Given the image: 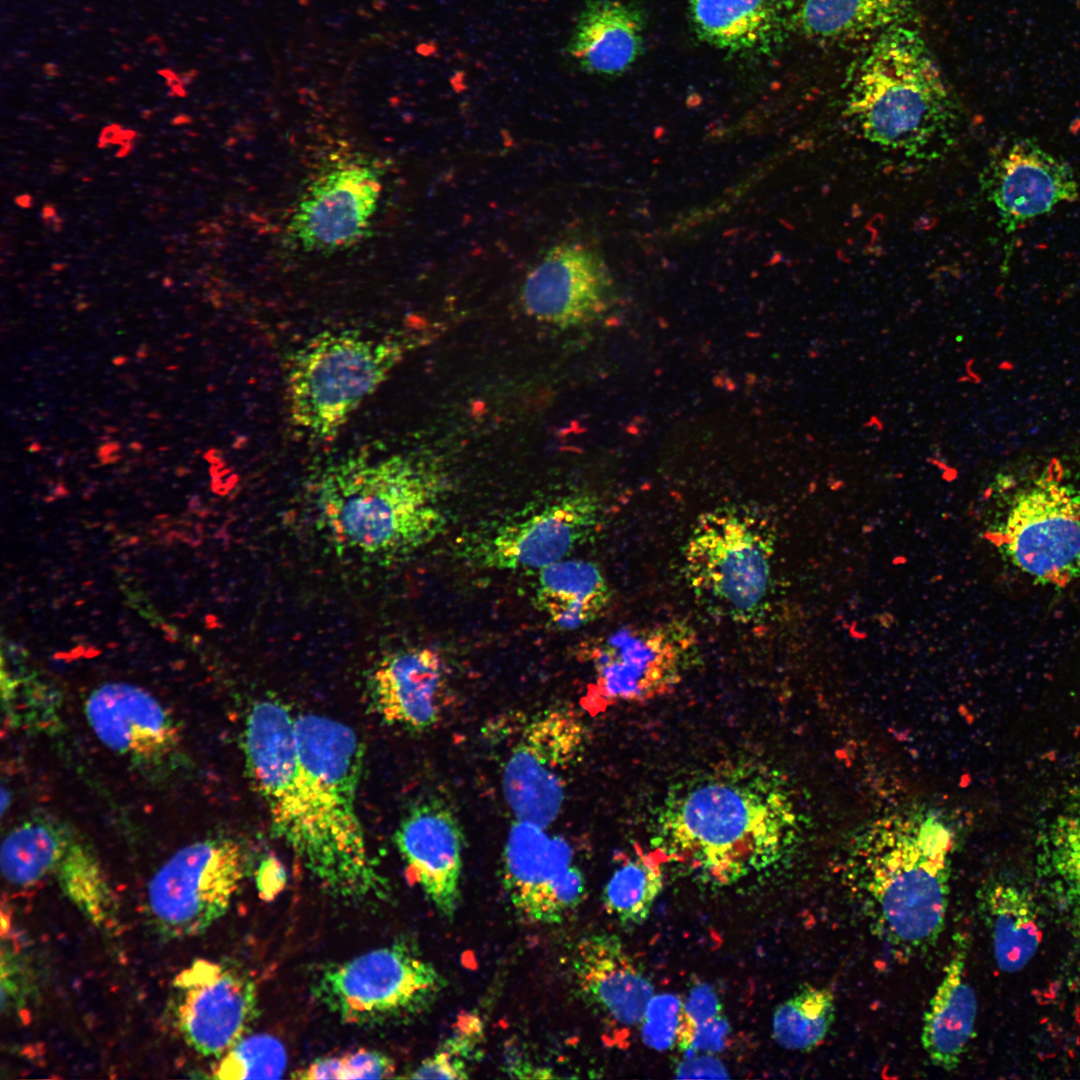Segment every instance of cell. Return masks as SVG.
I'll list each match as a JSON object with an SVG mask.
<instances>
[{
    "label": "cell",
    "instance_id": "obj_41",
    "mask_svg": "<svg viewBox=\"0 0 1080 1080\" xmlns=\"http://www.w3.org/2000/svg\"><path fill=\"white\" fill-rule=\"evenodd\" d=\"M123 131L116 125L104 128L101 133L99 144L106 146L111 143H120Z\"/></svg>",
    "mask_w": 1080,
    "mask_h": 1080
},
{
    "label": "cell",
    "instance_id": "obj_9",
    "mask_svg": "<svg viewBox=\"0 0 1080 1080\" xmlns=\"http://www.w3.org/2000/svg\"><path fill=\"white\" fill-rule=\"evenodd\" d=\"M246 872V854L230 838L188 844L151 878L147 889L150 913L170 936L200 934L226 913Z\"/></svg>",
    "mask_w": 1080,
    "mask_h": 1080
},
{
    "label": "cell",
    "instance_id": "obj_39",
    "mask_svg": "<svg viewBox=\"0 0 1080 1080\" xmlns=\"http://www.w3.org/2000/svg\"><path fill=\"white\" fill-rule=\"evenodd\" d=\"M286 871L275 857H266L256 872V886L264 900L274 899L286 884Z\"/></svg>",
    "mask_w": 1080,
    "mask_h": 1080
},
{
    "label": "cell",
    "instance_id": "obj_25",
    "mask_svg": "<svg viewBox=\"0 0 1080 1080\" xmlns=\"http://www.w3.org/2000/svg\"><path fill=\"white\" fill-rule=\"evenodd\" d=\"M944 975L924 1014L921 1043L931 1063L945 1071L955 1070L973 1037L977 998L966 979L969 940L958 932L953 939Z\"/></svg>",
    "mask_w": 1080,
    "mask_h": 1080
},
{
    "label": "cell",
    "instance_id": "obj_3",
    "mask_svg": "<svg viewBox=\"0 0 1080 1080\" xmlns=\"http://www.w3.org/2000/svg\"><path fill=\"white\" fill-rule=\"evenodd\" d=\"M446 488L440 470L419 456L358 451L323 470L316 500L322 524L339 547L386 563L442 533Z\"/></svg>",
    "mask_w": 1080,
    "mask_h": 1080
},
{
    "label": "cell",
    "instance_id": "obj_21",
    "mask_svg": "<svg viewBox=\"0 0 1080 1080\" xmlns=\"http://www.w3.org/2000/svg\"><path fill=\"white\" fill-rule=\"evenodd\" d=\"M802 0H688L692 27L703 42L737 56H767L797 26Z\"/></svg>",
    "mask_w": 1080,
    "mask_h": 1080
},
{
    "label": "cell",
    "instance_id": "obj_31",
    "mask_svg": "<svg viewBox=\"0 0 1080 1080\" xmlns=\"http://www.w3.org/2000/svg\"><path fill=\"white\" fill-rule=\"evenodd\" d=\"M662 855L638 851L613 872L602 895L603 905L621 924H642L663 888Z\"/></svg>",
    "mask_w": 1080,
    "mask_h": 1080
},
{
    "label": "cell",
    "instance_id": "obj_26",
    "mask_svg": "<svg viewBox=\"0 0 1080 1080\" xmlns=\"http://www.w3.org/2000/svg\"><path fill=\"white\" fill-rule=\"evenodd\" d=\"M611 598L607 580L593 562L563 559L539 570L536 608L558 629L575 630L595 621Z\"/></svg>",
    "mask_w": 1080,
    "mask_h": 1080
},
{
    "label": "cell",
    "instance_id": "obj_11",
    "mask_svg": "<svg viewBox=\"0 0 1080 1080\" xmlns=\"http://www.w3.org/2000/svg\"><path fill=\"white\" fill-rule=\"evenodd\" d=\"M604 513L590 494L561 497L477 533L463 543L461 554L479 568L540 570L566 559L594 536Z\"/></svg>",
    "mask_w": 1080,
    "mask_h": 1080
},
{
    "label": "cell",
    "instance_id": "obj_38",
    "mask_svg": "<svg viewBox=\"0 0 1080 1080\" xmlns=\"http://www.w3.org/2000/svg\"><path fill=\"white\" fill-rule=\"evenodd\" d=\"M411 1079H466L469 1077L467 1061L440 1048L424 1059L411 1074Z\"/></svg>",
    "mask_w": 1080,
    "mask_h": 1080
},
{
    "label": "cell",
    "instance_id": "obj_33",
    "mask_svg": "<svg viewBox=\"0 0 1080 1080\" xmlns=\"http://www.w3.org/2000/svg\"><path fill=\"white\" fill-rule=\"evenodd\" d=\"M1043 842L1042 864L1080 925V799L1055 817Z\"/></svg>",
    "mask_w": 1080,
    "mask_h": 1080
},
{
    "label": "cell",
    "instance_id": "obj_6",
    "mask_svg": "<svg viewBox=\"0 0 1080 1080\" xmlns=\"http://www.w3.org/2000/svg\"><path fill=\"white\" fill-rule=\"evenodd\" d=\"M400 338L359 330L321 332L291 356L285 376L289 421L312 441L332 440L406 352Z\"/></svg>",
    "mask_w": 1080,
    "mask_h": 1080
},
{
    "label": "cell",
    "instance_id": "obj_12",
    "mask_svg": "<svg viewBox=\"0 0 1080 1080\" xmlns=\"http://www.w3.org/2000/svg\"><path fill=\"white\" fill-rule=\"evenodd\" d=\"M584 739L581 720L564 709L545 710L526 725L502 773L515 820L547 828L557 819Z\"/></svg>",
    "mask_w": 1080,
    "mask_h": 1080
},
{
    "label": "cell",
    "instance_id": "obj_40",
    "mask_svg": "<svg viewBox=\"0 0 1080 1080\" xmlns=\"http://www.w3.org/2000/svg\"><path fill=\"white\" fill-rule=\"evenodd\" d=\"M678 1077H727L722 1065L708 1055L687 1059L677 1070Z\"/></svg>",
    "mask_w": 1080,
    "mask_h": 1080
},
{
    "label": "cell",
    "instance_id": "obj_8",
    "mask_svg": "<svg viewBox=\"0 0 1080 1080\" xmlns=\"http://www.w3.org/2000/svg\"><path fill=\"white\" fill-rule=\"evenodd\" d=\"M445 985L430 962L398 944L328 966L312 990L342 1022L376 1026L422 1012Z\"/></svg>",
    "mask_w": 1080,
    "mask_h": 1080
},
{
    "label": "cell",
    "instance_id": "obj_37",
    "mask_svg": "<svg viewBox=\"0 0 1080 1080\" xmlns=\"http://www.w3.org/2000/svg\"><path fill=\"white\" fill-rule=\"evenodd\" d=\"M332 1079H383L395 1072L393 1061L381 1052L358 1049L341 1056H329Z\"/></svg>",
    "mask_w": 1080,
    "mask_h": 1080
},
{
    "label": "cell",
    "instance_id": "obj_7",
    "mask_svg": "<svg viewBox=\"0 0 1080 1080\" xmlns=\"http://www.w3.org/2000/svg\"><path fill=\"white\" fill-rule=\"evenodd\" d=\"M773 552V535L760 513L718 508L698 517L684 546L683 572L710 613L747 623L766 604Z\"/></svg>",
    "mask_w": 1080,
    "mask_h": 1080
},
{
    "label": "cell",
    "instance_id": "obj_29",
    "mask_svg": "<svg viewBox=\"0 0 1080 1080\" xmlns=\"http://www.w3.org/2000/svg\"><path fill=\"white\" fill-rule=\"evenodd\" d=\"M70 838L56 825L44 821L15 827L1 845L4 879L12 885L28 886L55 872Z\"/></svg>",
    "mask_w": 1080,
    "mask_h": 1080
},
{
    "label": "cell",
    "instance_id": "obj_24",
    "mask_svg": "<svg viewBox=\"0 0 1080 1080\" xmlns=\"http://www.w3.org/2000/svg\"><path fill=\"white\" fill-rule=\"evenodd\" d=\"M643 45L644 20L637 7L591 0L578 14L566 51L584 72L615 76L631 68Z\"/></svg>",
    "mask_w": 1080,
    "mask_h": 1080
},
{
    "label": "cell",
    "instance_id": "obj_35",
    "mask_svg": "<svg viewBox=\"0 0 1080 1080\" xmlns=\"http://www.w3.org/2000/svg\"><path fill=\"white\" fill-rule=\"evenodd\" d=\"M681 1008L682 1001L675 995L652 997L639 1026L647 1046L666 1050L675 1044Z\"/></svg>",
    "mask_w": 1080,
    "mask_h": 1080
},
{
    "label": "cell",
    "instance_id": "obj_19",
    "mask_svg": "<svg viewBox=\"0 0 1080 1080\" xmlns=\"http://www.w3.org/2000/svg\"><path fill=\"white\" fill-rule=\"evenodd\" d=\"M572 973L610 1040L627 1041L640 1026L654 988L621 940L602 933L584 937L574 951Z\"/></svg>",
    "mask_w": 1080,
    "mask_h": 1080
},
{
    "label": "cell",
    "instance_id": "obj_4",
    "mask_svg": "<svg viewBox=\"0 0 1080 1080\" xmlns=\"http://www.w3.org/2000/svg\"><path fill=\"white\" fill-rule=\"evenodd\" d=\"M845 114L881 148L921 157L952 136L959 104L921 35L905 25L873 41L851 73Z\"/></svg>",
    "mask_w": 1080,
    "mask_h": 1080
},
{
    "label": "cell",
    "instance_id": "obj_17",
    "mask_svg": "<svg viewBox=\"0 0 1080 1080\" xmlns=\"http://www.w3.org/2000/svg\"><path fill=\"white\" fill-rule=\"evenodd\" d=\"M983 178L984 191L1008 234L1062 202L1080 200V174L1031 138H1015L1000 147Z\"/></svg>",
    "mask_w": 1080,
    "mask_h": 1080
},
{
    "label": "cell",
    "instance_id": "obj_20",
    "mask_svg": "<svg viewBox=\"0 0 1080 1080\" xmlns=\"http://www.w3.org/2000/svg\"><path fill=\"white\" fill-rule=\"evenodd\" d=\"M408 875L447 919L460 899L463 836L454 813L438 800L414 806L394 833Z\"/></svg>",
    "mask_w": 1080,
    "mask_h": 1080
},
{
    "label": "cell",
    "instance_id": "obj_28",
    "mask_svg": "<svg viewBox=\"0 0 1080 1080\" xmlns=\"http://www.w3.org/2000/svg\"><path fill=\"white\" fill-rule=\"evenodd\" d=\"M912 11L913 0H802L797 26L813 40L848 41L878 37L903 25Z\"/></svg>",
    "mask_w": 1080,
    "mask_h": 1080
},
{
    "label": "cell",
    "instance_id": "obj_13",
    "mask_svg": "<svg viewBox=\"0 0 1080 1080\" xmlns=\"http://www.w3.org/2000/svg\"><path fill=\"white\" fill-rule=\"evenodd\" d=\"M695 632L679 621L623 628L592 654L597 688L609 703H642L673 691L696 655Z\"/></svg>",
    "mask_w": 1080,
    "mask_h": 1080
},
{
    "label": "cell",
    "instance_id": "obj_5",
    "mask_svg": "<svg viewBox=\"0 0 1080 1080\" xmlns=\"http://www.w3.org/2000/svg\"><path fill=\"white\" fill-rule=\"evenodd\" d=\"M294 729L298 794L317 850L351 902L383 898L386 884L356 807L361 741L349 726L323 715L300 714Z\"/></svg>",
    "mask_w": 1080,
    "mask_h": 1080
},
{
    "label": "cell",
    "instance_id": "obj_18",
    "mask_svg": "<svg viewBox=\"0 0 1080 1080\" xmlns=\"http://www.w3.org/2000/svg\"><path fill=\"white\" fill-rule=\"evenodd\" d=\"M611 292L612 277L599 253L564 242L550 248L529 271L521 301L531 317L564 328L597 318Z\"/></svg>",
    "mask_w": 1080,
    "mask_h": 1080
},
{
    "label": "cell",
    "instance_id": "obj_10",
    "mask_svg": "<svg viewBox=\"0 0 1080 1080\" xmlns=\"http://www.w3.org/2000/svg\"><path fill=\"white\" fill-rule=\"evenodd\" d=\"M991 538L1036 580L1071 583L1080 577V492L1045 475L1016 497Z\"/></svg>",
    "mask_w": 1080,
    "mask_h": 1080
},
{
    "label": "cell",
    "instance_id": "obj_27",
    "mask_svg": "<svg viewBox=\"0 0 1080 1080\" xmlns=\"http://www.w3.org/2000/svg\"><path fill=\"white\" fill-rule=\"evenodd\" d=\"M979 910L989 931L998 968L1005 973L1023 969L1042 938L1032 897L1013 884L992 882L981 889Z\"/></svg>",
    "mask_w": 1080,
    "mask_h": 1080
},
{
    "label": "cell",
    "instance_id": "obj_1",
    "mask_svg": "<svg viewBox=\"0 0 1080 1080\" xmlns=\"http://www.w3.org/2000/svg\"><path fill=\"white\" fill-rule=\"evenodd\" d=\"M797 816L777 773L728 765L672 786L652 841L665 860L727 885L775 864L796 839Z\"/></svg>",
    "mask_w": 1080,
    "mask_h": 1080
},
{
    "label": "cell",
    "instance_id": "obj_30",
    "mask_svg": "<svg viewBox=\"0 0 1080 1080\" xmlns=\"http://www.w3.org/2000/svg\"><path fill=\"white\" fill-rule=\"evenodd\" d=\"M835 1012V998L830 989L803 986L775 1009L773 1039L784 1049L808 1052L824 1042Z\"/></svg>",
    "mask_w": 1080,
    "mask_h": 1080
},
{
    "label": "cell",
    "instance_id": "obj_22",
    "mask_svg": "<svg viewBox=\"0 0 1080 1080\" xmlns=\"http://www.w3.org/2000/svg\"><path fill=\"white\" fill-rule=\"evenodd\" d=\"M444 672L428 648H409L383 658L370 677V698L388 725L420 732L434 726L442 711Z\"/></svg>",
    "mask_w": 1080,
    "mask_h": 1080
},
{
    "label": "cell",
    "instance_id": "obj_14",
    "mask_svg": "<svg viewBox=\"0 0 1080 1080\" xmlns=\"http://www.w3.org/2000/svg\"><path fill=\"white\" fill-rule=\"evenodd\" d=\"M382 191L378 169L366 160L339 159L306 186L288 232L305 252L332 254L351 248L371 232Z\"/></svg>",
    "mask_w": 1080,
    "mask_h": 1080
},
{
    "label": "cell",
    "instance_id": "obj_23",
    "mask_svg": "<svg viewBox=\"0 0 1080 1080\" xmlns=\"http://www.w3.org/2000/svg\"><path fill=\"white\" fill-rule=\"evenodd\" d=\"M85 715L99 741L121 755L150 757L175 741V727L162 704L131 684L95 689L85 703Z\"/></svg>",
    "mask_w": 1080,
    "mask_h": 1080
},
{
    "label": "cell",
    "instance_id": "obj_16",
    "mask_svg": "<svg viewBox=\"0 0 1080 1080\" xmlns=\"http://www.w3.org/2000/svg\"><path fill=\"white\" fill-rule=\"evenodd\" d=\"M177 1021L185 1041L204 1056H223L256 1016L254 982L225 965L196 960L175 978Z\"/></svg>",
    "mask_w": 1080,
    "mask_h": 1080
},
{
    "label": "cell",
    "instance_id": "obj_34",
    "mask_svg": "<svg viewBox=\"0 0 1080 1080\" xmlns=\"http://www.w3.org/2000/svg\"><path fill=\"white\" fill-rule=\"evenodd\" d=\"M287 1067L285 1047L274 1036H243L223 1056L213 1070L222 1080L278 1079Z\"/></svg>",
    "mask_w": 1080,
    "mask_h": 1080
},
{
    "label": "cell",
    "instance_id": "obj_2",
    "mask_svg": "<svg viewBox=\"0 0 1080 1080\" xmlns=\"http://www.w3.org/2000/svg\"><path fill=\"white\" fill-rule=\"evenodd\" d=\"M954 837L930 812L883 816L861 831L849 874L873 931L897 954L927 952L940 937Z\"/></svg>",
    "mask_w": 1080,
    "mask_h": 1080
},
{
    "label": "cell",
    "instance_id": "obj_32",
    "mask_svg": "<svg viewBox=\"0 0 1080 1080\" xmlns=\"http://www.w3.org/2000/svg\"><path fill=\"white\" fill-rule=\"evenodd\" d=\"M55 873L65 895L91 922L97 926L112 923V892L96 856L84 842L70 838Z\"/></svg>",
    "mask_w": 1080,
    "mask_h": 1080
},
{
    "label": "cell",
    "instance_id": "obj_15",
    "mask_svg": "<svg viewBox=\"0 0 1080 1080\" xmlns=\"http://www.w3.org/2000/svg\"><path fill=\"white\" fill-rule=\"evenodd\" d=\"M515 820L503 854L504 889L514 911L534 924L562 922L584 900L586 884L569 843Z\"/></svg>",
    "mask_w": 1080,
    "mask_h": 1080
},
{
    "label": "cell",
    "instance_id": "obj_36",
    "mask_svg": "<svg viewBox=\"0 0 1080 1080\" xmlns=\"http://www.w3.org/2000/svg\"><path fill=\"white\" fill-rule=\"evenodd\" d=\"M723 1014L722 1003L713 987L705 983L695 984L682 1002L675 1044L681 1048L696 1029Z\"/></svg>",
    "mask_w": 1080,
    "mask_h": 1080
}]
</instances>
